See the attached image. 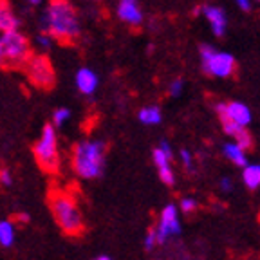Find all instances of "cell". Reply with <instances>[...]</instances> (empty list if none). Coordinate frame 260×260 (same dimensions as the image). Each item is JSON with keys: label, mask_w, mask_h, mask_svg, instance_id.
I'll return each mask as SVG.
<instances>
[{"label": "cell", "mask_w": 260, "mask_h": 260, "mask_svg": "<svg viewBox=\"0 0 260 260\" xmlns=\"http://www.w3.org/2000/svg\"><path fill=\"white\" fill-rule=\"evenodd\" d=\"M138 118L143 125H159L161 119H162V116H161L159 107L152 105V107H143V109L139 110Z\"/></svg>", "instance_id": "obj_16"}, {"label": "cell", "mask_w": 260, "mask_h": 260, "mask_svg": "<svg viewBox=\"0 0 260 260\" xmlns=\"http://www.w3.org/2000/svg\"><path fill=\"white\" fill-rule=\"evenodd\" d=\"M224 155L232 162L239 165V167H246L248 165V159H246V154H244V148H240L237 143H228L224 145Z\"/></svg>", "instance_id": "obj_15"}, {"label": "cell", "mask_w": 260, "mask_h": 260, "mask_svg": "<svg viewBox=\"0 0 260 260\" xmlns=\"http://www.w3.org/2000/svg\"><path fill=\"white\" fill-rule=\"evenodd\" d=\"M24 73L27 80L38 89H53L56 83V71L44 53H32L24 63Z\"/></svg>", "instance_id": "obj_6"}, {"label": "cell", "mask_w": 260, "mask_h": 260, "mask_svg": "<svg viewBox=\"0 0 260 260\" xmlns=\"http://www.w3.org/2000/svg\"><path fill=\"white\" fill-rule=\"evenodd\" d=\"M0 67H6V58H4V49H2V40H0Z\"/></svg>", "instance_id": "obj_30"}, {"label": "cell", "mask_w": 260, "mask_h": 260, "mask_svg": "<svg viewBox=\"0 0 260 260\" xmlns=\"http://www.w3.org/2000/svg\"><path fill=\"white\" fill-rule=\"evenodd\" d=\"M242 11H251V0H235Z\"/></svg>", "instance_id": "obj_28"}, {"label": "cell", "mask_w": 260, "mask_h": 260, "mask_svg": "<svg viewBox=\"0 0 260 260\" xmlns=\"http://www.w3.org/2000/svg\"><path fill=\"white\" fill-rule=\"evenodd\" d=\"M242 179L249 190H256L260 186V167L258 165H246Z\"/></svg>", "instance_id": "obj_17"}, {"label": "cell", "mask_w": 260, "mask_h": 260, "mask_svg": "<svg viewBox=\"0 0 260 260\" xmlns=\"http://www.w3.org/2000/svg\"><path fill=\"white\" fill-rule=\"evenodd\" d=\"M49 208L60 230L67 235H81L85 230L83 217L73 195L61 190L49 191Z\"/></svg>", "instance_id": "obj_2"}, {"label": "cell", "mask_w": 260, "mask_h": 260, "mask_svg": "<svg viewBox=\"0 0 260 260\" xmlns=\"http://www.w3.org/2000/svg\"><path fill=\"white\" fill-rule=\"evenodd\" d=\"M32 44H35V47H38L42 51V53H45V51H51L54 45V38L49 35V32L45 31H38L37 35H35V38H32Z\"/></svg>", "instance_id": "obj_19"}, {"label": "cell", "mask_w": 260, "mask_h": 260, "mask_svg": "<svg viewBox=\"0 0 260 260\" xmlns=\"http://www.w3.org/2000/svg\"><path fill=\"white\" fill-rule=\"evenodd\" d=\"M94 260H110V256H107V255H102V256H98V258H94Z\"/></svg>", "instance_id": "obj_34"}, {"label": "cell", "mask_w": 260, "mask_h": 260, "mask_svg": "<svg viewBox=\"0 0 260 260\" xmlns=\"http://www.w3.org/2000/svg\"><path fill=\"white\" fill-rule=\"evenodd\" d=\"M201 13H203V8H195L193 9V16H199Z\"/></svg>", "instance_id": "obj_32"}, {"label": "cell", "mask_w": 260, "mask_h": 260, "mask_svg": "<svg viewBox=\"0 0 260 260\" xmlns=\"http://www.w3.org/2000/svg\"><path fill=\"white\" fill-rule=\"evenodd\" d=\"M116 15L130 27H139L145 22V15H143V9L139 8L138 0H119Z\"/></svg>", "instance_id": "obj_10"}, {"label": "cell", "mask_w": 260, "mask_h": 260, "mask_svg": "<svg viewBox=\"0 0 260 260\" xmlns=\"http://www.w3.org/2000/svg\"><path fill=\"white\" fill-rule=\"evenodd\" d=\"M96 2H102V0H96Z\"/></svg>", "instance_id": "obj_35"}, {"label": "cell", "mask_w": 260, "mask_h": 260, "mask_svg": "<svg viewBox=\"0 0 260 260\" xmlns=\"http://www.w3.org/2000/svg\"><path fill=\"white\" fill-rule=\"evenodd\" d=\"M20 16L13 11L9 0H0V32L20 29Z\"/></svg>", "instance_id": "obj_13"}, {"label": "cell", "mask_w": 260, "mask_h": 260, "mask_svg": "<svg viewBox=\"0 0 260 260\" xmlns=\"http://www.w3.org/2000/svg\"><path fill=\"white\" fill-rule=\"evenodd\" d=\"M179 233H181V224L177 219V208L174 204H168L161 211L159 226L155 228V240L157 244H165L172 235H179Z\"/></svg>", "instance_id": "obj_8"}, {"label": "cell", "mask_w": 260, "mask_h": 260, "mask_svg": "<svg viewBox=\"0 0 260 260\" xmlns=\"http://www.w3.org/2000/svg\"><path fill=\"white\" fill-rule=\"evenodd\" d=\"M181 159H183L184 167H186L188 170H191V154L186 150V148H183V150H181Z\"/></svg>", "instance_id": "obj_27"}, {"label": "cell", "mask_w": 260, "mask_h": 260, "mask_svg": "<svg viewBox=\"0 0 260 260\" xmlns=\"http://www.w3.org/2000/svg\"><path fill=\"white\" fill-rule=\"evenodd\" d=\"M222 126L228 136H233V138H235V143L240 148H249V146H251V136H249V132L246 130V126L230 121V119H224Z\"/></svg>", "instance_id": "obj_14"}, {"label": "cell", "mask_w": 260, "mask_h": 260, "mask_svg": "<svg viewBox=\"0 0 260 260\" xmlns=\"http://www.w3.org/2000/svg\"><path fill=\"white\" fill-rule=\"evenodd\" d=\"M0 40H2V49H4L6 69H22L27 58L32 54L31 40L20 29L0 32Z\"/></svg>", "instance_id": "obj_5"}, {"label": "cell", "mask_w": 260, "mask_h": 260, "mask_svg": "<svg viewBox=\"0 0 260 260\" xmlns=\"http://www.w3.org/2000/svg\"><path fill=\"white\" fill-rule=\"evenodd\" d=\"M195 208H197V203H195L193 199H183L181 201V210H183L184 213H191Z\"/></svg>", "instance_id": "obj_25"}, {"label": "cell", "mask_w": 260, "mask_h": 260, "mask_svg": "<svg viewBox=\"0 0 260 260\" xmlns=\"http://www.w3.org/2000/svg\"><path fill=\"white\" fill-rule=\"evenodd\" d=\"M201 63L203 71L210 76L228 78L235 71V58L233 54L215 51L211 45H201Z\"/></svg>", "instance_id": "obj_7"}, {"label": "cell", "mask_w": 260, "mask_h": 260, "mask_svg": "<svg viewBox=\"0 0 260 260\" xmlns=\"http://www.w3.org/2000/svg\"><path fill=\"white\" fill-rule=\"evenodd\" d=\"M20 220H24V222H27V220H29V215H27V213H20Z\"/></svg>", "instance_id": "obj_33"}, {"label": "cell", "mask_w": 260, "mask_h": 260, "mask_svg": "<svg viewBox=\"0 0 260 260\" xmlns=\"http://www.w3.org/2000/svg\"><path fill=\"white\" fill-rule=\"evenodd\" d=\"M107 146L98 139H87L74 145L73 148V168L81 179H96L105 168Z\"/></svg>", "instance_id": "obj_3"}, {"label": "cell", "mask_w": 260, "mask_h": 260, "mask_svg": "<svg viewBox=\"0 0 260 260\" xmlns=\"http://www.w3.org/2000/svg\"><path fill=\"white\" fill-rule=\"evenodd\" d=\"M74 85L83 96H92L100 87V76L90 67H80L74 74Z\"/></svg>", "instance_id": "obj_11"}, {"label": "cell", "mask_w": 260, "mask_h": 260, "mask_svg": "<svg viewBox=\"0 0 260 260\" xmlns=\"http://www.w3.org/2000/svg\"><path fill=\"white\" fill-rule=\"evenodd\" d=\"M217 112L220 116V121L230 119L233 123L246 126L251 121V110L240 102H232V103H219L217 105Z\"/></svg>", "instance_id": "obj_9"}, {"label": "cell", "mask_w": 260, "mask_h": 260, "mask_svg": "<svg viewBox=\"0 0 260 260\" xmlns=\"http://www.w3.org/2000/svg\"><path fill=\"white\" fill-rule=\"evenodd\" d=\"M152 159H154L155 167H157V168L159 167H165V165H170V161H172V157H170V155H167V152L162 150L161 146L154 150V154H152Z\"/></svg>", "instance_id": "obj_22"}, {"label": "cell", "mask_w": 260, "mask_h": 260, "mask_svg": "<svg viewBox=\"0 0 260 260\" xmlns=\"http://www.w3.org/2000/svg\"><path fill=\"white\" fill-rule=\"evenodd\" d=\"M0 184H4V186H11L13 184L11 172H9L8 168H2V170H0Z\"/></svg>", "instance_id": "obj_24"}, {"label": "cell", "mask_w": 260, "mask_h": 260, "mask_svg": "<svg viewBox=\"0 0 260 260\" xmlns=\"http://www.w3.org/2000/svg\"><path fill=\"white\" fill-rule=\"evenodd\" d=\"M154 244H157V240H155V230H150L148 235H146V239H145V248L152 249L154 248Z\"/></svg>", "instance_id": "obj_26"}, {"label": "cell", "mask_w": 260, "mask_h": 260, "mask_svg": "<svg viewBox=\"0 0 260 260\" xmlns=\"http://www.w3.org/2000/svg\"><path fill=\"white\" fill-rule=\"evenodd\" d=\"M40 31L49 32L54 42L60 44H74L81 35V22L76 8L71 0H49L47 8L42 11Z\"/></svg>", "instance_id": "obj_1"}, {"label": "cell", "mask_w": 260, "mask_h": 260, "mask_svg": "<svg viewBox=\"0 0 260 260\" xmlns=\"http://www.w3.org/2000/svg\"><path fill=\"white\" fill-rule=\"evenodd\" d=\"M71 118H73L71 109H67V107H60V109H56L53 114V125L56 126V128H61V126L69 121Z\"/></svg>", "instance_id": "obj_20"}, {"label": "cell", "mask_w": 260, "mask_h": 260, "mask_svg": "<svg viewBox=\"0 0 260 260\" xmlns=\"http://www.w3.org/2000/svg\"><path fill=\"white\" fill-rule=\"evenodd\" d=\"M32 154L37 159L38 167L47 174H56L60 167V154H58V134L56 126L53 123L42 128V136L35 146H32Z\"/></svg>", "instance_id": "obj_4"}, {"label": "cell", "mask_w": 260, "mask_h": 260, "mask_svg": "<svg viewBox=\"0 0 260 260\" xmlns=\"http://www.w3.org/2000/svg\"><path fill=\"white\" fill-rule=\"evenodd\" d=\"M15 242V226L9 220H0V246L11 248Z\"/></svg>", "instance_id": "obj_18"}, {"label": "cell", "mask_w": 260, "mask_h": 260, "mask_svg": "<svg viewBox=\"0 0 260 260\" xmlns=\"http://www.w3.org/2000/svg\"><path fill=\"white\" fill-rule=\"evenodd\" d=\"M183 87H184V81L181 80V78H177V80H174L170 83L168 92H170L172 98H177V96H181V92H183Z\"/></svg>", "instance_id": "obj_23"}, {"label": "cell", "mask_w": 260, "mask_h": 260, "mask_svg": "<svg viewBox=\"0 0 260 260\" xmlns=\"http://www.w3.org/2000/svg\"><path fill=\"white\" fill-rule=\"evenodd\" d=\"M220 188H222L224 191H230V190H232V181H230L228 177L220 179Z\"/></svg>", "instance_id": "obj_29"}, {"label": "cell", "mask_w": 260, "mask_h": 260, "mask_svg": "<svg viewBox=\"0 0 260 260\" xmlns=\"http://www.w3.org/2000/svg\"><path fill=\"white\" fill-rule=\"evenodd\" d=\"M203 15L206 16V20L210 22L211 29L215 32V37H222L224 31H226V13L222 8H217V6H204L203 8Z\"/></svg>", "instance_id": "obj_12"}, {"label": "cell", "mask_w": 260, "mask_h": 260, "mask_svg": "<svg viewBox=\"0 0 260 260\" xmlns=\"http://www.w3.org/2000/svg\"><path fill=\"white\" fill-rule=\"evenodd\" d=\"M27 2H29V4H31V6H35V8L42 4V0H27Z\"/></svg>", "instance_id": "obj_31"}, {"label": "cell", "mask_w": 260, "mask_h": 260, "mask_svg": "<svg viewBox=\"0 0 260 260\" xmlns=\"http://www.w3.org/2000/svg\"><path fill=\"white\" fill-rule=\"evenodd\" d=\"M159 179H161L162 183L167 184V186H174L175 184V175L174 170L170 168V165H165V167H159Z\"/></svg>", "instance_id": "obj_21"}]
</instances>
